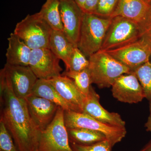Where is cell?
Segmentation results:
<instances>
[{
  "instance_id": "obj_1",
  "label": "cell",
  "mask_w": 151,
  "mask_h": 151,
  "mask_svg": "<svg viewBox=\"0 0 151 151\" xmlns=\"http://www.w3.org/2000/svg\"><path fill=\"white\" fill-rule=\"evenodd\" d=\"M0 122L13 139L19 151H37L41 132L30 115L25 99L14 94L4 68L0 71Z\"/></svg>"
},
{
  "instance_id": "obj_2",
  "label": "cell",
  "mask_w": 151,
  "mask_h": 151,
  "mask_svg": "<svg viewBox=\"0 0 151 151\" xmlns=\"http://www.w3.org/2000/svg\"><path fill=\"white\" fill-rule=\"evenodd\" d=\"M89 60L92 84L100 89L111 87L119 76L132 73L129 68L104 50H100L92 54Z\"/></svg>"
},
{
  "instance_id": "obj_3",
  "label": "cell",
  "mask_w": 151,
  "mask_h": 151,
  "mask_svg": "<svg viewBox=\"0 0 151 151\" xmlns=\"http://www.w3.org/2000/svg\"><path fill=\"white\" fill-rule=\"evenodd\" d=\"M112 19L84 12L77 47L86 57L101 49Z\"/></svg>"
},
{
  "instance_id": "obj_4",
  "label": "cell",
  "mask_w": 151,
  "mask_h": 151,
  "mask_svg": "<svg viewBox=\"0 0 151 151\" xmlns=\"http://www.w3.org/2000/svg\"><path fill=\"white\" fill-rule=\"evenodd\" d=\"M52 28L39 12L28 15L17 23L14 33L32 50L48 48Z\"/></svg>"
},
{
  "instance_id": "obj_5",
  "label": "cell",
  "mask_w": 151,
  "mask_h": 151,
  "mask_svg": "<svg viewBox=\"0 0 151 151\" xmlns=\"http://www.w3.org/2000/svg\"><path fill=\"white\" fill-rule=\"evenodd\" d=\"M64 119L67 129L82 128L100 132L105 135L113 147L127 134L126 127L105 124L83 113L64 111Z\"/></svg>"
},
{
  "instance_id": "obj_6",
  "label": "cell",
  "mask_w": 151,
  "mask_h": 151,
  "mask_svg": "<svg viewBox=\"0 0 151 151\" xmlns=\"http://www.w3.org/2000/svg\"><path fill=\"white\" fill-rule=\"evenodd\" d=\"M139 25L124 17L112 19L101 50L107 51L119 48L139 39Z\"/></svg>"
},
{
  "instance_id": "obj_7",
  "label": "cell",
  "mask_w": 151,
  "mask_h": 151,
  "mask_svg": "<svg viewBox=\"0 0 151 151\" xmlns=\"http://www.w3.org/2000/svg\"><path fill=\"white\" fill-rule=\"evenodd\" d=\"M64 112L59 107L53 121L41 132L37 151H73L64 122Z\"/></svg>"
},
{
  "instance_id": "obj_8",
  "label": "cell",
  "mask_w": 151,
  "mask_h": 151,
  "mask_svg": "<svg viewBox=\"0 0 151 151\" xmlns=\"http://www.w3.org/2000/svg\"><path fill=\"white\" fill-rule=\"evenodd\" d=\"M106 51L129 68L132 73L141 65L150 61L151 57L150 45L140 39L124 46Z\"/></svg>"
},
{
  "instance_id": "obj_9",
  "label": "cell",
  "mask_w": 151,
  "mask_h": 151,
  "mask_svg": "<svg viewBox=\"0 0 151 151\" xmlns=\"http://www.w3.org/2000/svg\"><path fill=\"white\" fill-rule=\"evenodd\" d=\"M60 60L49 48L36 49L32 50L29 66L38 79L49 80L61 75Z\"/></svg>"
},
{
  "instance_id": "obj_10",
  "label": "cell",
  "mask_w": 151,
  "mask_h": 151,
  "mask_svg": "<svg viewBox=\"0 0 151 151\" xmlns=\"http://www.w3.org/2000/svg\"><path fill=\"white\" fill-rule=\"evenodd\" d=\"M4 68L10 81L14 94L18 98L26 99L32 94L33 89L38 78L29 66L6 63Z\"/></svg>"
},
{
  "instance_id": "obj_11",
  "label": "cell",
  "mask_w": 151,
  "mask_h": 151,
  "mask_svg": "<svg viewBox=\"0 0 151 151\" xmlns=\"http://www.w3.org/2000/svg\"><path fill=\"white\" fill-rule=\"evenodd\" d=\"M60 9L63 32L68 40L77 47L84 12L74 0H60Z\"/></svg>"
},
{
  "instance_id": "obj_12",
  "label": "cell",
  "mask_w": 151,
  "mask_h": 151,
  "mask_svg": "<svg viewBox=\"0 0 151 151\" xmlns=\"http://www.w3.org/2000/svg\"><path fill=\"white\" fill-rule=\"evenodd\" d=\"M111 87L113 97L122 103H137L145 98L142 87L133 72L119 76Z\"/></svg>"
},
{
  "instance_id": "obj_13",
  "label": "cell",
  "mask_w": 151,
  "mask_h": 151,
  "mask_svg": "<svg viewBox=\"0 0 151 151\" xmlns=\"http://www.w3.org/2000/svg\"><path fill=\"white\" fill-rule=\"evenodd\" d=\"M25 100L33 121L42 132L53 121L59 106L45 98L32 94Z\"/></svg>"
},
{
  "instance_id": "obj_14",
  "label": "cell",
  "mask_w": 151,
  "mask_h": 151,
  "mask_svg": "<svg viewBox=\"0 0 151 151\" xmlns=\"http://www.w3.org/2000/svg\"><path fill=\"white\" fill-rule=\"evenodd\" d=\"M99 94L91 86L86 96L82 113L87 114L97 121L105 124L120 127H125L126 122L118 113H111L100 104Z\"/></svg>"
},
{
  "instance_id": "obj_15",
  "label": "cell",
  "mask_w": 151,
  "mask_h": 151,
  "mask_svg": "<svg viewBox=\"0 0 151 151\" xmlns=\"http://www.w3.org/2000/svg\"><path fill=\"white\" fill-rule=\"evenodd\" d=\"M49 80L60 96L72 107L73 111L82 113L86 96L71 78L61 75Z\"/></svg>"
},
{
  "instance_id": "obj_16",
  "label": "cell",
  "mask_w": 151,
  "mask_h": 151,
  "mask_svg": "<svg viewBox=\"0 0 151 151\" xmlns=\"http://www.w3.org/2000/svg\"><path fill=\"white\" fill-rule=\"evenodd\" d=\"M151 5L145 0H119L111 18L124 17L140 25L148 15Z\"/></svg>"
},
{
  "instance_id": "obj_17",
  "label": "cell",
  "mask_w": 151,
  "mask_h": 151,
  "mask_svg": "<svg viewBox=\"0 0 151 151\" xmlns=\"http://www.w3.org/2000/svg\"><path fill=\"white\" fill-rule=\"evenodd\" d=\"M8 40L6 63L11 65L29 66L32 50L14 32L11 33Z\"/></svg>"
},
{
  "instance_id": "obj_18",
  "label": "cell",
  "mask_w": 151,
  "mask_h": 151,
  "mask_svg": "<svg viewBox=\"0 0 151 151\" xmlns=\"http://www.w3.org/2000/svg\"><path fill=\"white\" fill-rule=\"evenodd\" d=\"M75 47L68 40L63 30H52L49 48L65 64L66 70L69 66L71 54Z\"/></svg>"
},
{
  "instance_id": "obj_19",
  "label": "cell",
  "mask_w": 151,
  "mask_h": 151,
  "mask_svg": "<svg viewBox=\"0 0 151 151\" xmlns=\"http://www.w3.org/2000/svg\"><path fill=\"white\" fill-rule=\"evenodd\" d=\"M32 94L55 103L64 111H73L72 107L60 96L49 80L38 79Z\"/></svg>"
},
{
  "instance_id": "obj_20",
  "label": "cell",
  "mask_w": 151,
  "mask_h": 151,
  "mask_svg": "<svg viewBox=\"0 0 151 151\" xmlns=\"http://www.w3.org/2000/svg\"><path fill=\"white\" fill-rule=\"evenodd\" d=\"M70 143L87 146L107 139L100 132L82 128L67 129Z\"/></svg>"
},
{
  "instance_id": "obj_21",
  "label": "cell",
  "mask_w": 151,
  "mask_h": 151,
  "mask_svg": "<svg viewBox=\"0 0 151 151\" xmlns=\"http://www.w3.org/2000/svg\"><path fill=\"white\" fill-rule=\"evenodd\" d=\"M60 5V0H46L39 12L52 29L63 31Z\"/></svg>"
},
{
  "instance_id": "obj_22",
  "label": "cell",
  "mask_w": 151,
  "mask_h": 151,
  "mask_svg": "<svg viewBox=\"0 0 151 151\" xmlns=\"http://www.w3.org/2000/svg\"><path fill=\"white\" fill-rule=\"evenodd\" d=\"M133 73L142 85L145 98L151 102V62L149 61L145 63Z\"/></svg>"
},
{
  "instance_id": "obj_23",
  "label": "cell",
  "mask_w": 151,
  "mask_h": 151,
  "mask_svg": "<svg viewBox=\"0 0 151 151\" xmlns=\"http://www.w3.org/2000/svg\"><path fill=\"white\" fill-rule=\"evenodd\" d=\"M61 75L71 78L84 95L86 96L89 93L92 83L88 68L79 72L65 71Z\"/></svg>"
},
{
  "instance_id": "obj_24",
  "label": "cell",
  "mask_w": 151,
  "mask_h": 151,
  "mask_svg": "<svg viewBox=\"0 0 151 151\" xmlns=\"http://www.w3.org/2000/svg\"><path fill=\"white\" fill-rule=\"evenodd\" d=\"M89 65V60L78 47H75L70 57L68 68L65 71L79 72L88 68Z\"/></svg>"
},
{
  "instance_id": "obj_25",
  "label": "cell",
  "mask_w": 151,
  "mask_h": 151,
  "mask_svg": "<svg viewBox=\"0 0 151 151\" xmlns=\"http://www.w3.org/2000/svg\"><path fill=\"white\" fill-rule=\"evenodd\" d=\"M119 0H99L93 14L104 18H111Z\"/></svg>"
},
{
  "instance_id": "obj_26",
  "label": "cell",
  "mask_w": 151,
  "mask_h": 151,
  "mask_svg": "<svg viewBox=\"0 0 151 151\" xmlns=\"http://www.w3.org/2000/svg\"><path fill=\"white\" fill-rule=\"evenodd\" d=\"M0 151H19L12 135L0 122Z\"/></svg>"
},
{
  "instance_id": "obj_27",
  "label": "cell",
  "mask_w": 151,
  "mask_h": 151,
  "mask_svg": "<svg viewBox=\"0 0 151 151\" xmlns=\"http://www.w3.org/2000/svg\"><path fill=\"white\" fill-rule=\"evenodd\" d=\"M70 145L73 151H111L113 147L107 139L90 145H81L73 143H70Z\"/></svg>"
},
{
  "instance_id": "obj_28",
  "label": "cell",
  "mask_w": 151,
  "mask_h": 151,
  "mask_svg": "<svg viewBox=\"0 0 151 151\" xmlns=\"http://www.w3.org/2000/svg\"><path fill=\"white\" fill-rule=\"evenodd\" d=\"M140 39L145 40L151 47V6L148 15L144 22L140 25Z\"/></svg>"
},
{
  "instance_id": "obj_29",
  "label": "cell",
  "mask_w": 151,
  "mask_h": 151,
  "mask_svg": "<svg viewBox=\"0 0 151 151\" xmlns=\"http://www.w3.org/2000/svg\"><path fill=\"white\" fill-rule=\"evenodd\" d=\"M99 1V0H86L84 4V12L93 14Z\"/></svg>"
},
{
  "instance_id": "obj_30",
  "label": "cell",
  "mask_w": 151,
  "mask_h": 151,
  "mask_svg": "<svg viewBox=\"0 0 151 151\" xmlns=\"http://www.w3.org/2000/svg\"><path fill=\"white\" fill-rule=\"evenodd\" d=\"M145 127L147 132H151V113H150V116L148 118L147 122L145 124Z\"/></svg>"
},
{
  "instance_id": "obj_31",
  "label": "cell",
  "mask_w": 151,
  "mask_h": 151,
  "mask_svg": "<svg viewBox=\"0 0 151 151\" xmlns=\"http://www.w3.org/2000/svg\"><path fill=\"white\" fill-rule=\"evenodd\" d=\"M74 1L78 4V5L84 12V4H85L86 0H74Z\"/></svg>"
},
{
  "instance_id": "obj_32",
  "label": "cell",
  "mask_w": 151,
  "mask_h": 151,
  "mask_svg": "<svg viewBox=\"0 0 151 151\" xmlns=\"http://www.w3.org/2000/svg\"><path fill=\"white\" fill-rule=\"evenodd\" d=\"M140 151H151V140Z\"/></svg>"
},
{
  "instance_id": "obj_33",
  "label": "cell",
  "mask_w": 151,
  "mask_h": 151,
  "mask_svg": "<svg viewBox=\"0 0 151 151\" xmlns=\"http://www.w3.org/2000/svg\"><path fill=\"white\" fill-rule=\"evenodd\" d=\"M145 1L151 5V0H145Z\"/></svg>"
},
{
  "instance_id": "obj_34",
  "label": "cell",
  "mask_w": 151,
  "mask_h": 151,
  "mask_svg": "<svg viewBox=\"0 0 151 151\" xmlns=\"http://www.w3.org/2000/svg\"><path fill=\"white\" fill-rule=\"evenodd\" d=\"M150 113H151V102H150Z\"/></svg>"
}]
</instances>
